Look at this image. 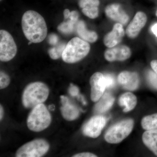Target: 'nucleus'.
<instances>
[{
	"label": "nucleus",
	"instance_id": "2eb2a0df",
	"mask_svg": "<svg viewBox=\"0 0 157 157\" xmlns=\"http://www.w3.org/2000/svg\"><path fill=\"white\" fill-rule=\"evenodd\" d=\"M60 98L62 104L61 111L63 117L69 121L76 119L79 115V111L77 107L71 104L69 99L66 96H61Z\"/></svg>",
	"mask_w": 157,
	"mask_h": 157
},
{
	"label": "nucleus",
	"instance_id": "9b49d317",
	"mask_svg": "<svg viewBox=\"0 0 157 157\" xmlns=\"http://www.w3.org/2000/svg\"><path fill=\"white\" fill-rule=\"evenodd\" d=\"M147 21V17L145 13L141 11L137 12L127 27V36L132 39L137 37L138 34L140 33V31L145 26Z\"/></svg>",
	"mask_w": 157,
	"mask_h": 157
},
{
	"label": "nucleus",
	"instance_id": "aec40b11",
	"mask_svg": "<svg viewBox=\"0 0 157 157\" xmlns=\"http://www.w3.org/2000/svg\"><path fill=\"white\" fill-rule=\"evenodd\" d=\"M96 104L94 111L97 113H103L110 109L114 103V98L109 93H106L100 98Z\"/></svg>",
	"mask_w": 157,
	"mask_h": 157
},
{
	"label": "nucleus",
	"instance_id": "f03ea898",
	"mask_svg": "<svg viewBox=\"0 0 157 157\" xmlns=\"http://www.w3.org/2000/svg\"><path fill=\"white\" fill-rule=\"evenodd\" d=\"M49 89L42 82H35L28 85L22 95L24 106L27 108H33L38 104H42L48 98Z\"/></svg>",
	"mask_w": 157,
	"mask_h": 157
},
{
	"label": "nucleus",
	"instance_id": "412c9836",
	"mask_svg": "<svg viewBox=\"0 0 157 157\" xmlns=\"http://www.w3.org/2000/svg\"><path fill=\"white\" fill-rule=\"evenodd\" d=\"M141 123L143 128L147 131L157 129V113L144 117Z\"/></svg>",
	"mask_w": 157,
	"mask_h": 157
},
{
	"label": "nucleus",
	"instance_id": "5701e85b",
	"mask_svg": "<svg viewBox=\"0 0 157 157\" xmlns=\"http://www.w3.org/2000/svg\"><path fill=\"white\" fill-rule=\"evenodd\" d=\"M76 24L72 21L69 20L67 22L62 23L59 25L58 29V30L62 33L69 34L73 33L75 28V25Z\"/></svg>",
	"mask_w": 157,
	"mask_h": 157
},
{
	"label": "nucleus",
	"instance_id": "6ab92c4d",
	"mask_svg": "<svg viewBox=\"0 0 157 157\" xmlns=\"http://www.w3.org/2000/svg\"><path fill=\"white\" fill-rule=\"evenodd\" d=\"M137 103L136 96L132 93L127 92L121 96L119 104L121 107H124V111L128 112L134 109Z\"/></svg>",
	"mask_w": 157,
	"mask_h": 157
},
{
	"label": "nucleus",
	"instance_id": "ddd939ff",
	"mask_svg": "<svg viewBox=\"0 0 157 157\" xmlns=\"http://www.w3.org/2000/svg\"><path fill=\"white\" fill-rule=\"evenodd\" d=\"M118 81L124 88L134 90L137 89L139 84L138 75L135 72L124 71L118 76Z\"/></svg>",
	"mask_w": 157,
	"mask_h": 157
},
{
	"label": "nucleus",
	"instance_id": "4be33fe9",
	"mask_svg": "<svg viewBox=\"0 0 157 157\" xmlns=\"http://www.w3.org/2000/svg\"><path fill=\"white\" fill-rule=\"evenodd\" d=\"M65 43H60L56 47L50 48L48 52L49 56L53 59H57L62 56L66 46Z\"/></svg>",
	"mask_w": 157,
	"mask_h": 157
},
{
	"label": "nucleus",
	"instance_id": "473e14b6",
	"mask_svg": "<svg viewBox=\"0 0 157 157\" xmlns=\"http://www.w3.org/2000/svg\"><path fill=\"white\" fill-rule=\"evenodd\" d=\"M151 30L153 33L157 37V23L155 24L152 27Z\"/></svg>",
	"mask_w": 157,
	"mask_h": 157
},
{
	"label": "nucleus",
	"instance_id": "bb28decb",
	"mask_svg": "<svg viewBox=\"0 0 157 157\" xmlns=\"http://www.w3.org/2000/svg\"><path fill=\"white\" fill-rule=\"evenodd\" d=\"M48 42L51 45H55L57 44L59 42V38L56 35L52 34L49 35L48 37Z\"/></svg>",
	"mask_w": 157,
	"mask_h": 157
},
{
	"label": "nucleus",
	"instance_id": "f257e3e1",
	"mask_svg": "<svg viewBox=\"0 0 157 157\" xmlns=\"http://www.w3.org/2000/svg\"><path fill=\"white\" fill-rule=\"evenodd\" d=\"M21 25L25 36L32 43H40L47 36L48 30L45 19L36 11H26L22 16Z\"/></svg>",
	"mask_w": 157,
	"mask_h": 157
},
{
	"label": "nucleus",
	"instance_id": "c9c22d12",
	"mask_svg": "<svg viewBox=\"0 0 157 157\" xmlns=\"http://www.w3.org/2000/svg\"><path fill=\"white\" fill-rule=\"evenodd\" d=\"M156 16H157V10L156 11Z\"/></svg>",
	"mask_w": 157,
	"mask_h": 157
},
{
	"label": "nucleus",
	"instance_id": "c85d7f7f",
	"mask_svg": "<svg viewBox=\"0 0 157 157\" xmlns=\"http://www.w3.org/2000/svg\"><path fill=\"white\" fill-rule=\"evenodd\" d=\"M78 14L76 11H72L70 13L69 18L73 22L77 23L78 21Z\"/></svg>",
	"mask_w": 157,
	"mask_h": 157
},
{
	"label": "nucleus",
	"instance_id": "72a5a7b5",
	"mask_svg": "<svg viewBox=\"0 0 157 157\" xmlns=\"http://www.w3.org/2000/svg\"><path fill=\"white\" fill-rule=\"evenodd\" d=\"M3 115H4V109H3L2 105H1V107H0V119L1 120H2V119Z\"/></svg>",
	"mask_w": 157,
	"mask_h": 157
},
{
	"label": "nucleus",
	"instance_id": "b1692460",
	"mask_svg": "<svg viewBox=\"0 0 157 157\" xmlns=\"http://www.w3.org/2000/svg\"><path fill=\"white\" fill-rule=\"evenodd\" d=\"M147 80L149 85L154 89L157 90V74L151 70L147 71L146 74Z\"/></svg>",
	"mask_w": 157,
	"mask_h": 157
},
{
	"label": "nucleus",
	"instance_id": "9d476101",
	"mask_svg": "<svg viewBox=\"0 0 157 157\" xmlns=\"http://www.w3.org/2000/svg\"><path fill=\"white\" fill-rule=\"evenodd\" d=\"M132 52L126 45H121L109 48L104 52V57L109 62L123 61L129 59Z\"/></svg>",
	"mask_w": 157,
	"mask_h": 157
},
{
	"label": "nucleus",
	"instance_id": "39448f33",
	"mask_svg": "<svg viewBox=\"0 0 157 157\" xmlns=\"http://www.w3.org/2000/svg\"><path fill=\"white\" fill-rule=\"evenodd\" d=\"M134 125V121L131 119L119 122L107 130L104 136L105 140L110 144L120 143L130 135Z\"/></svg>",
	"mask_w": 157,
	"mask_h": 157
},
{
	"label": "nucleus",
	"instance_id": "7c9ffc66",
	"mask_svg": "<svg viewBox=\"0 0 157 157\" xmlns=\"http://www.w3.org/2000/svg\"><path fill=\"white\" fill-rule=\"evenodd\" d=\"M151 66L152 69L157 74V60H154L151 63Z\"/></svg>",
	"mask_w": 157,
	"mask_h": 157
},
{
	"label": "nucleus",
	"instance_id": "7ed1b4c3",
	"mask_svg": "<svg viewBox=\"0 0 157 157\" xmlns=\"http://www.w3.org/2000/svg\"><path fill=\"white\" fill-rule=\"evenodd\" d=\"M90 46L88 42L75 37L66 45L62 54L63 60L68 63H74L85 57L89 52Z\"/></svg>",
	"mask_w": 157,
	"mask_h": 157
},
{
	"label": "nucleus",
	"instance_id": "20e7f679",
	"mask_svg": "<svg viewBox=\"0 0 157 157\" xmlns=\"http://www.w3.org/2000/svg\"><path fill=\"white\" fill-rule=\"evenodd\" d=\"M51 116L43 104H38L33 108L27 119V126L31 131L39 132L49 126Z\"/></svg>",
	"mask_w": 157,
	"mask_h": 157
},
{
	"label": "nucleus",
	"instance_id": "6e6552de",
	"mask_svg": "<svg viewBox=\"0 0 157 157\" xmlns=\"http://www.w3.org/2000/svg\"><path fill=\"white\" fill-rule=\"evenodd\" d=\"M106 122V118L102 116L93 117L83 126V134L88 137L97 138L101 135Z\"/></svg>",
	"mask_w": 157,
	"mask_h": 157
},
{
	"label": "nucleus",
	"instance_id": "f8f14e48",
	"mask_svg": "<svg viewBox=\"0 0 157 157\" xmlns=\"http://www.w3.org/2000/svg\"><path fill=\"white\" fill-rule=\"evenodd\" d=\"M124 36V31L122 25L119 23H116L113 26L112 31L104 37V45L109 48L114 47L122 41Z\"/></svg>",
	"mask_w": 157,
	"mask_h": 157
},
{
	"label": "nucleus",
	"instance_id": "423d86ee",
	"mask_svg": "<svg viewBox=\"0 0 157 157\" xmlns=\"http://www.w3.org/2000/svg\"><path fill=\"white\" fill-rule=\"evenodd\" d=\"M49 144L47 141L42 139H36L24 144L17 150V157H40L47 153Z\"/></svg>",
	"mask_w": 157,
	"mask_h": 157
},
{
	"label": "nucleus",
	"instance_id": "c756f323",
	"mask_svg": "<svg viewBox=\"0 0 157 157\" xmlns=\"http://www.w3.org/2000/svg\"><path fill=\"white\" fill-rule=\"evenodd\" d=\"M74 157H97L95 155L93 154L92 153L89 152L81 153L78 154L73 156Z\"/></svg>",
	"mask_w": 157,
	"mask_h": 157
},
{
	"label": "nucleus",
	"instance_id": "4468645a",
	"mask_svg": "<svg viewBox=\"0 0 157 157\" xmlns=\"http://www.w3.org/2000/svg\"><path fill=\"white\" fill-rule=\"evenodd\" d=\"M106 15L110 19L125 25L129 20V17L121 8L120 5L113 4L109 5L105 9Z\"/></svg>",
	"mask_w": 157,
	"mask_h": 157
},
{
	"label": "nucleus",
	"instance_id": "a878e982",
	"mask_svg": "<svg viewBox=\"0 0 157 157\" xmlns=\"http://www.w3.org/2000/svg\"><path fill=\"white\" fill-rule=\"evenodd\" d=\"M106 81V88H110L115 85V78L113 76L110 74H107L104 75Z\"/></svg>",
	"mask_w": 157,
	"mask_h": 157
},
{
	"label": "nucleus",
	"instance_id": "f3484780",
	"mask_svg": "<svg viewBox=\"0 0 157 157\" xmlns=\"http://www.w3.org/2000/svg\"><path fill=\"white\" fill-rule=\"evenodd\" d=\"M76 28L78 36L85 41L93 43L98 40L97 34L94 31L88 30L83 21H78L76 23Z\"/></svg>",
	"mask_w": 157,
	"mask_h": 157
},
{
	"label": "nucleus",
	"instance_id": "1a4fd4ad",
	"mask_svg": "<svg viewBox=\"0 0 157 157\" xmlns=\"http://www.w3.org/2000/svg\"><path fill=\"white\" fill-rule=\"evenodd\" d=\"M90 82L91 87V98L94 102H97L103 96L106 88L105 76L102 73L97 72L90 77Z\"/></svg>",
	"mask_w": 157,
	"mask_h": 157
},
{
	"label": "nucleus",
	"instance_id": "e433bc0d",
	"mask_svg": "<svg viewBox=\"0 0 157 157\" xmlns=\"http://www.w3.org/2000/svg\"><path fill=\"white\" fill-rule=\"evenodd\" d=\"M1 1H2V0H1Z\"/></svg>",
	"mask_w": 157,
	"mask_h": 157
},
{
	"label": "nucleus",
	"instance_id": "a211bd4d",
	"mask_svg": "<svg viewBox=\"0 0 157 157\" xmlns=\"http://www.w3.org/2000/svg\"><path fill=\"white\" fill-rule=\"evenodd\" d=\"M142 140L145 146L157 156V129L144 132Z\"/></svg>",
	"mask_w": 157,
	"mask_h": 157
},
{
	"label": "nucleus",
	"instance_id": "f704fd0d",
	"mask_svg": "<svg viewBox=\"0 0 157 157\" xmlns=\"http://www.w3.org/2000/svg\"><path fill=\"white\" fill-rule=\"evenodd\" d=\"M48 109L50 110H53L55 109V106L54 105H49Z\"/></svg>",
	"mask_w": 157,
	"mask_h": 157
},
{
	"label": "nucleus",
	"instance_id": "393cba45",
	"mask_svg": "<svg viewBox=\"0 0 157 157\" xmlns=\"http://www.w3.org/2000/svg\"><path fill=\"white\" fill-rule=\"evenodd\" d=\"M10 79L9 76L6 73L2 71L0 73V88L1 89L5 88L9 85Z\"/></svg>",
	"mask_w": 157,
	"mask_h": 157
},
{
	"label": "nucleus",
	"instance_id": "2f4dec72",
	"mask_svg": "<svg viewBox=\"0 0 157 157\" xmlns=\"http://www.w3.org/2000/svg\"><path fill=\"white\" fill-rule=\"evenodd\" d=\"M70 13H71V12L69 9H65L63 12L64 17L65 19H67L69 18L70 16Z\"/></svg>",
	"mask_w": 157,
	"mask_h": 157
},
{
	"label": "nucleus",
	"instance_id": "0eeeda50",
	"mask_svg": "<svg viewBox=\"0 0 157 157\" xmlns=\"http://www.w3.org/2000/svg\"><path fill=\"white\" fill-rule=\"evenodd\" d=\"M17 52V48L14 39L9 32L0 31V60L8 62L14 58Z\"/></svg>",
	"mask_w": 157,
	"mask_h": 157
},
{
	"label": "nucleus",
	"instance_id": "cd10ccee",
	"mask_svg": "<svg viewBox=\"0 0 157 157\" xmlns=\"http://www.w3.org/2000/svg\"><path fill=\"white\" fill-rule=\"evenodd\" d=\"M69 93L70 95L73 97H75L78 95L79 93V90L78 88L76 86L73 84H70V87L69 88Z\"/></svg>",
	"mask_w": 157,
	"mask_h": 157
},
{
	"label": "nucleus",
	"instance_id": "dca6fc26",
	"mask_svg": "<svg viewBox=\"0 0 157 157\" xmlns=\"http://www.w3.org/2000/svg\"><path fill=\"white\" fill-rule=\"evenodd\" d=\"M78 5L86 16L91 19H94L98 17L99 0H80Z\"/></svg>",
	"mask_w": 157,
	"mask_h": 157
}]
</instances>
